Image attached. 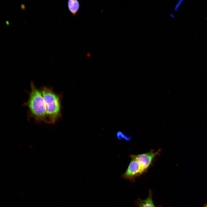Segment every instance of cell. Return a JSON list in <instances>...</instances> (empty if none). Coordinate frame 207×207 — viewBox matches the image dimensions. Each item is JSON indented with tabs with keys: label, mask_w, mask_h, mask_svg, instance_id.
<instances>
[{
	"label": "cell",
	"mask_w": 207,
	"mask_h": 207,
	"mask_svg": "<svg viewBox=\"0 0 207 207\" xmlns=\"http://www.w3.org/2000/svg\"><path fill=\"white\" fill-rule=\"evenodd\" d=\"M116 136L118 139L119 140L124 139L126 141H129L131 138L130 136L125 135L121 131H119L117 133Z\"/></svg>",
	"instance_id": "cell-7"
},
{
	"label": "cell",
	"mask_w": 207,
	"mask_h": 207,
	"mask_svg": "<svg viewBox=\"0 0 207 207\" xmlns=\"http://www.w3.org/2000/svg\"><path fill=\"white\" fill-rule=\"evenodd\" d=\"M46 109V123H55L61 116V101L60 96L52 90L43 87L41 90Z\"/></svg>",
	"instance_id": "cell-1"
},
{
	"label": "cell",
	"mask_w": 207,
	"mask_h": 207,
	"mask_svg": "<svg viewBox=\"0 0 207 207\" xmlns=\"http://www.w3.org/2000/svg\"><path fill=\"white\" fill-rule=\"evenodd\" d=\"M138 205L139 207H155L153 201L151 191H149L147 198L144 200H139Z\"/></svg>",
	"instance_id": "cell-6"
},
{
	"label": "cell",
	"mask_w": 207,
	"mask_h": 207,
	"mask_svg": "<svg viewBox=\"0 0 207 207\" xmlns=\"http://www.w3.org/2000/svg\"><path fill=\"white\" fill-rule=\"evenodd\" d=\"M183 1V0H180L178 2L175 8V11H177L178 10Z\"/></svg>",
	"instance_id": "cell-8"
},
{
	"label": "cell",
	"mask_w": 207,
	"mask_h": 207,
	"mask_svg": "<svg viewBox=\"0 0 207 207\" xmlns=\"http://www.w3.org/2000/svg\"><path fill=\"white\" fill-rule=\"evenodd\" d=\"M67 6L69 11L73 16L77 13L80 8L79 1L76 0H69L67 2Z\"/></svg>",
	"instance_id": "cell-5"
},
{
	"label": "cell",
	"mask_w": 207,
	"mask_h": 207,
	"mask_svg": "<svg viewBox=\"0 0 207 207\" xmlns=\"http://www.w3.org/2000/svg\"><path fill=\"white\" fill-rule=\"evenodd\" d=\"M31 90L27 103L30 116L38 122H46V109L41 91L33 83H31Z\"/></svg>",
	"instance_id": "cell-2"
},
{
	"label": "cell",
	"mask_w": 207,
	"mask_h": 207,
	"mask_svg": "<svg viewBox=\"0 0 207 207\" xmlns=\"http://www.w3.org/2000/svg\"><path fill=\"white\" fill-rule=\"evenodd\" d=\"M160 151L158 150L154 152L152 151L137 155H134L139 164L143 172L147 170L151 165L154 158L159 154Z\"/></svg>",
	"instance_id": "cell-3"
},
{
	"label": "cell",
	"mask_w": 207,
	"mask_h": 207,
	"mask_svg": "<svg viewBox=\"0 0 207 207\" xmlns=\"http://www.w3.org/2000/svg\"><path fill=\"white\" fill-rule=\"evenodd\" d=\"M131 160L125 172L122 175L124 178L132 179L143 173L140 166L134 155L130 156Z\"/></svg>",
	"instance_id": "cell-4"
},
{
	"label": "cell",
	"mask_w": 207,
	"mask_h": 207,
	"mask_svg": "<svg viewBox=\"0 0 207 207\" xmlns=\"http://www.w3.org/2000/svg\"><path fill=\"white\" fill-rule=\"evenodd\" d=\"M203 207H207V201L204 204Z\"/></svg>",
	"instance_id": "cell-9"
},
{
	"label": "cell",
	"mask_w": 207,
	"mask_h": 207,
	"mask_svg": "<svg viewBox=\"0 0 207 207\" xmlns=\"http://www.w3.org/2000/svg\"><path fill=\"white\" fill-rule=\"evenodd\" d=\"M170 16L172 18H173L175 17V16L173 15L172 14L170 13Z\"/></svg>",
	"instance_id": "cell-10"
}]
</instances>
